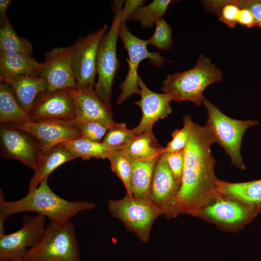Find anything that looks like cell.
Instances as JSON below:
<instances>
[{"label": "cell", "instance_id": "obj_8", "mask_svg": "<svg viewBox=\"0 0 261 261\" xmlns=\"http://www.w3.org/2000/svg\"><path fill=\"white\" fill-rule=\"evenodd\" d=\"M118 36L129 57V59L127 58L129 64L128 72L119 87L121 93L116 101L117 104L119 105L133 94L140 95L137 70L139 65L143 60L148 59L149 62L157 68L161 67L166 61L168 60L158 52H149L147 48L148 44L147 40L141 39L132 34L125 23H121Z\"/></svg>", "mask_w": 261, "mask_h": 261}, {"label": "cell", "instance_id": "obj_16", "mask_svg": "<svg viewBox=\"0 0 261 261\" xmlns=\"http://www.w3.org/2000/svg\"><path fill=\"white\" fill-rule=\"evenodd\" d=\"M138 81L141 98L134 103L141 109L142 117L139 124L133 129L135 134L152 131L157 121L166 118L172 113L170 103L174 101L171 93H159L149 89L139 76Z\"/></svg>", "mask_w": 261, "mask_h": 261}, {"label": "cell", "instance_id": "obj_34", "mask_svg": "<svg viewBox=\"0 0 261 261\" xmlns=\"http://www.w3.org/2000/svg\"><path fill=\"white\" fill-rule=\"evenodd\" d=\"M165 156L174 178L181 186L184 166V150L175 152H165Z\"/></svg>", "mask_w": 261, "mask_h": 261}, {"label": "cell", "instance_id": "obj_23", "mask_svg": "<svg viewBox=\"0 0 261 261\" xmlns=\"http://www.w3.org/2000/svg\"><path fill=\"white\" fill-rule=\"evenodd\" d=\"M159 158L140 160L131 158V189L132 196L139 199L151 201L152 179L155 167Z\"/></svg>", "mask_w": 261, "mask_h": 261}, {"label": "cell", "instance_id": "obj_25", "mask_svg": "<svg viewBox=\"0 0 261 261\" xmlns=\"http://www.w3.org/2000/svg\"><path fill=\"white\" fill-rule=\"evenodd\" d=\"M31 120L20 106L8 84L0 82V124H20Z\"/></svg>", "mask_w": 261, "mask_h": 261}, {"label": "cell", "instance_id": "obj_38", "mask_svg": "<svg viewBox=\"0 0 261 261\" xmlns=\"http://www.w3.org/2000/svg\"><path fill=\"white\" fill-rule=\"evenodd\" d=\"M11 0H0V26L2 27L6 22L8 17L6 15L7 8L11 3Z\"/></svg>", "mask_w": 261, "mask_h": 261}, {"label": "cell", "instance_id": "obj_32", "mask_svg": "<svg viewBox=\"0 0 261 261\" xmlns=\"http://www.w3.org/2000/svg\"><path fill=\"white\" fill-rule=\"evenodd\" d=\"M135 135L133 129H129L124 123H117L115 127L109 129L102 142L122 149Z\"/></svg>", "mask_w": 261, "mask_h": 261}, {"label": "cell", "instance_id": "obj_14", "mask_svg": "<svg viewBox=\"0 0 261 261\" xmlns=\"http://www.w3.org/2000/svg\"><path fill=\"white\" fill-rule=\"evenodd\" d=\"M179 185L174 178L168 165L165 153L159 159L154 168L151 185V201L168 219L179 214L177 198Z\"/></svg>", "mask_w": 261, "mask_h": 261}, {"label": "cell", "instance_id": "obj_27", "mask_svg": "<svg viewBox=\"0 0 261 261\" xmlns=\"http://www.w3.org/2000/svg\"><path fill=\"white\" fill-rule=\"evenodd\" d=\"M33 49V45L30 41L17 35L8 18L0 28V52L32 56Z\"/></svg>", "mask_w": 261, "mask_h": 261}, {"label": "cell", "instance_id": "obj_9", "mask_svg": "<svg viewBox=\"0 0 261 261\" xmlns=\"http://www.w3.org/2000/svg\"><path fill=\"white\" fill-rule=\"evenodd\" d=\"M108 27L101 28L79 38L70 45L71 61L76 88L94 89L97 72V56L99 44Z\"/></svg>", "mask_w": 261, "mask_h": 261}, {"label": "cell", "instance_id": "obj_4", "mask_svg": "<svg viewBox=\"0 0 261 261\" xmlns=\"http://www.w3.org/2000/svg\"><path fill=\"white\" fill-rule=\"evenodd\" d=\"M22 261H81L73 223L49 222L38 242L25 252Z\"/></svg>", "mask_w": 261, "mask_h": 261}, {"label": "cell", "instance_id": "obj_17", "mask_svg": "<svg viewBox=\"0 0 261 261\" xmlns=\"http://www.w3.org/2000/svg\"><path fill=\"white\" fill-rule=\"evenodd\" d=\"M31 120L58 119L74 120L76 110L73 98L66 89L39 94L29 113Z\"/></svg>", "mask_w": 261, "mask_h": 261}, {"label": "cell", "instance_id": "obj_21", "mask_svg": "<svg viewBox=\"0 0 261 261\" xmlns=\"http://www.w3.org/2000/svg\"><path fill=\"white\" fill-rule=\"evenodd\" d=\"M75 158L64 143L43 149L30 180L28 191L37 188L43 180L48 179L49 175L62 164Z\"/></svg>", "mask_w": 261, "mask_h": 261}, {"label": "cell", "instance_id": "obj_6", "mask_svg": "<svg viewBox=\"0 0 261 261\" xmlns=\"http://www.w3.org/2000/svg\"><path fill=\"white\" fill-rule=\"evenodd\" d=\"M123 0H115L111 4L113 19L110 29L102 39L98 49V80L94 90L98 96L111 107L112 85L119 62L116 55V44L121 23Z\"/></svg>", "mask_w": 261, "mask_h": 261}, {"label": "cell", "instance_id": "obj_30", "mask_svg": "<svg viewBox=\"0 0 261 261\" xmlns=\"http://www.w3.org/2000/svg\"><path fill=\"white\" fill-rule=\"evenodd\" d=\"M155 29L153 35L147 40L148 44L155 46L159 50H168L173 46L171 26L163 17L155 23Z\"/></svg>", "mask_w": 261, "mask_h": 261}, {"label": "cell", "instance_id": "obj_35", "mask_svg": "<svg viewBox=\"0 0 261 261\" xmlns=\"http://www.w3.org/2000/svg\"><path fill=\"white\" fill-rule=\"evenodd\" d=\"M240 8L249 10L261 29V0H231Z\"/></svg>", "mask_w": 261, "mask_h": 261}, {"label": "cell", "instance_id": "obj_11", "mask_svg": "<svg viewBox=\"0 0 261 261\" xmlns=\"http://www.w3.org/2000/svg\"><path fill=\"white\" fill-rule=\"evenodd\" d=\"M256 216L241 202L220 195L202 209L198 217L225 231L235 232Z\"/></svg>", "mask_w": 261, "mask_h": 261}, {"label": "cell", "instance_id": "obj_31", "mask_svg": "<svg viewBox=\"0 0 261 261\" xmlns=\"http://www.w3.org/2000/svg\"><path fill=\"white\" fill-rule=\"evenodd\" d=\"M193 123L189 115L184 116L183 128L180 130L175 129L173 131L172 133V139L165 147L166 152H175L185 149L189 140Z\"/></svg>", "mask_w": 261, "mask_h": 261}, {"label": "cell", "instance_id": "obj_28", "mask_svg": "<svg viewBox=\"0 0 261 261\" xmlns=\"http://www.w3.org/2000/svg\"><path fill=\"white\" fill-rule=\"evenodd\" d=\"M172 1L171 0H154L148 5L138 8L129 20L139 21L143 28H151L158 20L163 17Z\"/></svg>", "mask_w": 261, "mask_h": 261}, {"label": "cell", "instance_id": "obj_19", "mask_svg": "<svg viewBox=\"0 0 261 261\" xmlns=\"http://www.w3.org/2000/svg\"><path fill=\"white\" fill-rule=\"evenodd\" d=\"M0 82L9 85L20 106L29 115L38 95L47 90L46 80L40 76L0 77Z\"/></svg>", "mask_w": 261, "mask_h": 261}, {"label": "cell", "instance_id": "obj_37", "mask_svg": "<svg viewBox=\"0 0 261 261\" xmlns=\"http://www.w3.org/2000/svg\"><path fill=\"white\" fill-rule=\"evenodd\" d=\"M237 23L247 28L258 27V24L252 14L249 10L246 8H240Z\"/></svg>", "mask_w": 261, "mask_h": 261}, {"label": "cell", "instance_id": "obj_2", "mask_svg": "<svg viewBox=\"0 0 261 261\" xmlns=\"http://www.w3.org/2000/svg\"><path fill=\"white\" fill-rule=\"evenodd\" d=\"M47 179L43 180L37 188L16 201H5L0 189V225L4 226V221L8 217L25 212H36L48 218L50 222L62 224L70 221L82 211L95 207L92 202L70 201L61 198L51 190Z\"/></svg>", "mask_w": 261, "mask_h": 261}, {"label": "cell", "instance_id": "obj_22", "mask_svg": "<svg viewBox=\"0 0 261 261\" xmlns=\"http://www.w3.org/2000/svg\"><path fill=\"white\" fill-rule=\"evenodd\" d=\"M42 65L32 56L0 52V77L39 76Z\"/></svg>", "mask_w": 261, "mask_h": 261}, {"label": "cell", "instance_id": "obj_36", "mask_svg": "<svg viewBox=\"0 0 261 261\" xmlns=\"http://www.w3.org/2000/svg\"><path fill=\"white\" fill-rule=\"evenodd\" d=\"M145 2V0H126L124 2L122 8L121 22L125 23L129 20L132 14L140 7L143 5Z\"/></svg>", "mask_w": 261, "mask_h": 261}, {"label": "cell", "instance_id": "obj_5", "mask_svg": "<svg viewBox=\"0 0 261 261\" xmlns=\"http://www.w3.org/2000/svg\"><path fill=\"white\" fill-rule=\"evenodd\" d=\"M203 104L207 114L205 126L214 136L216 143L230 157L232 164L238 169L245 170L246 166L240 154L243 137L248 129L258 124V121L231 118L205 97Z\"/></svg>", "mask_w": 261, "mask_h": 261}, {"label": "cell", "instance_id": "obj_13", "mask_svg": "<svg viewBox=\"0 0 261 261\" xmlns=\"http://www.w3.org/2000/svg\"><path fill=\"white\" fill-rule=\"evenodd\" d=\"M32 135L44 150L82 138L74 120L46 119L30 120L20 124H8Z\"/></svg>", "mask_w": 261, "mask_h": 261}, {"label": "cell", "instance_id": "obj_12", "mask_svg": "<svg viewBox=\"0 0 261 261\" xmlns=\"http://www.w3.org/2000/svg\"><path fill=\"white\" fill-rule=\"evenodd\" d=\"M0 141L1 156L19 160L34 170L43 149L32 135L10 124H1Z\"/></svg>", "mask_w": 261, "mask_h": 261}, {"label": "cell", "instance_id": "obj_7", "mask_svg": "<svg viewBox=\"0 0 261 261\" xmlns=\"http://www.w3.org/2000/svg\"><path fill=\"white\" fill-rule=\"evenodd\" d=\"M107 208L113 217L119 219L139 239L147 243L152 224L162 212L152 201L141 200L126 194L122 199H110Z\"/></svg>", "mask_w": 261, "mask_h": 261}, {"label": "cell", "instance_id": "obj_24", "mask_svg": "<svg viewBox=\"0 0 261 261\" xmlns=\"http://www.w3.org/2000/svg\"><path fill=\"white\" fill-rule=\"evenodd\" d=\"M122 150L132 158L140 160L159 158L166 152L165 147L158 143L153 131L135 134Z\"/></svg>", "mask_w": 261, "mask_h": 261}, {"label": "cell", "instance_id": "obj_29", "mask_svg": "<svg viewBox=\"0 0 261 261\" xmlns=\"http://www.w3.org/2000/svg\"><path fill=\"white\" fill-rule=\"evenodd\" d=\"M112 171L123 183L126 194L132 196L131 189V158L123 150L112 152L108 157Z\"/></svg>", "mask_w": 261, "mask_h": 261}, {"label": "cell", "instance_id": "obj_18", "mask_svg": "<svg viewBox=\"0 0 261 261\" xmlns=\"http://www.w3.org/2000/svg\"><path fill=\"white\" fill-rule=\"evenodd\" d=\"M72 96L76 110V119L99 122L111 129L117 123L113 119L110 107L98 96L94 89H66Z\"/></svg>", "mask_w": 261, "mask_h": 261}, {"label": "cell", "instance_id": "obj_15", "mask_svg": "<svg viewBox=\"0 0 261 261\" xmlns=\"http://www.w3.org/2000/svg\"><path fill=\"white\" fill-rule=\"evenodd\" d=\"M42 64L39 76L46 80L47 91L76 88L71 46L53 48L45 53Z\"/></svg>", "mask_w": 261, "mask_h": 261}, {"label": "cell", "instance_id": "obj_26", "mask_svg": "<svg viewBox=\"0 0 261 261\" xmlns=\"http://www.w3.org/2000/svg\"><path fill=\"white\" fill-rule=\"evenodd\" d=\"M75 158L84 160L92 158L105 159L114 151L121 149L102 142H94L83 138L64 143Z\"/></svg>", "mask_w": 261, "mask_h": 261}, {"label": "cell", "instance_id": "obj_10", "mask_svg": "<svg viewBox=\"0 0 261 261\" xmlns=\"http://www.w3.org/2000/svg\"><path fill=\"white\" fill-rule=\"evenodd\" d=\"M23 226L9 234H0V261H22L25 252L33 246L44 232L46 218L25 215Z\"/></svg>", "mask_w": 261, "mask_h": 261}, {"label": "cell", "instance_id": "obj_20", "mask_svg": "<svg viewBox=\"0 0 261 261\" xmlns=\"http://www.w3.org/2000/svg\"><path fill=\"white\" fill-rule=\"evenodd\" d=\"M217 191L221 196L243 203L257 216L261 213V179L240 183L218 179Z\"/></svg>", "mask_w": 261, "mask_h": 261}, {"label": "cell", "instance_id": "obj_33", "mask_svg": "<svg viewBox=\"0 0 261 261\" xmlns=\"http://www.w3.org/2000/svg\"><path fill=\"white\" fill-rule=\"evenodd\" d=\"M76 127L82 134V138L94 142H102L109 128L97 122L74 120Z\"/></svg>", "mask_w": 261, "mask_h": 261}, {"label": "cell", "instance_id": "obj_3", "mask_svg": "<svg viewBox=\"0 0 261 261\" xmlns=\"http://www.w3.org/2000/svg\"><path fill=\"white\" fill-rule=\"evenodd\" d=\"M223 73L208 57L201 54L192 68L168 75L161 87L164 93H171L174 101H189L197 106L203 103V93L210 85L220 82Z\"/></svg>", "mask_w": 261, "mask_h": 261}, {"label": "cell", "instance_id": "obj_1", "mask_svg": "<svg viewBox=\"0 0 261 261\" xmlns=\"http://www.w3.org/2000/svg\"><path fill=\"white\" fill-rule=\"evenodd\" d=\"M216 143L204 126L193 123L184 149V166L177 198L179 214L198 217L202 209L218 197L211 146Z\"/></svg>", "mask_w": 261, "mask_h": 261}]
</instances>
